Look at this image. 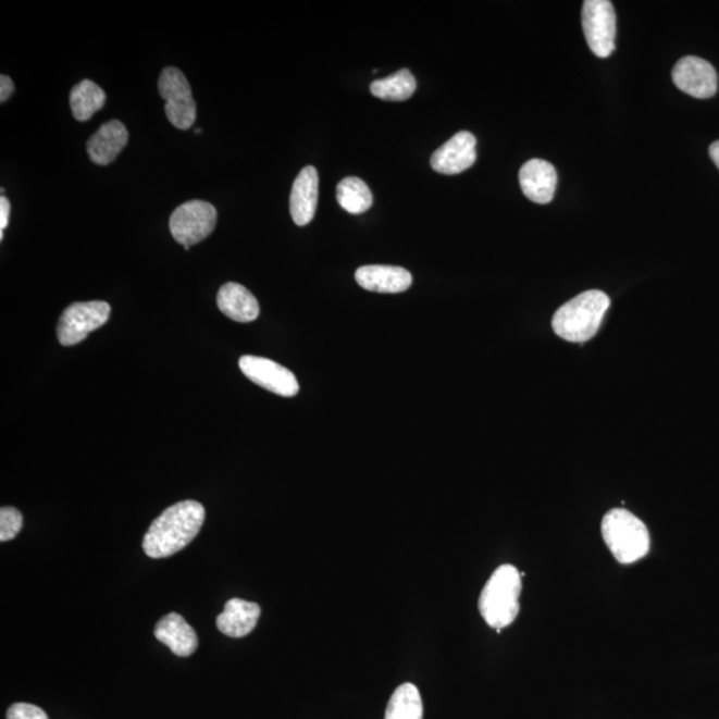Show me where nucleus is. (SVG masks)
<instances>
[{"label":"nucleus","instance_id":"obj_26","mask_svg":"<svg viewBox=\"0 0 719 719\" xmlns=\"http://www.w3.org/2000/svg\"><path fill=\"white\" fill-rule=\"evenodd\" d=\"M14 83L11 77L0 76V102L4 103L14 92Z\"/></svg>","mask_w":719,"mask_h":719},{"label":"nucleus","instance_id":"obj_7","mask_svg":"<svg viewBox=\"0 0 719 719\" xmlns=\"http://www.w3.org/2000/svg\"><path fill=\"white\" fill-rule=\"evenodd\" d=\"M582 28L594 55L609 58L616 49L617 16L609 0H586L582 5Z\"/></svg>","mask_w":719,"mask_h":719},{"label":"nucleus","instance_id":"obj_10","mask_svg":"<svg viewBox=\"0 0 719 719\" xmlns=\"http://www.w3.org/2000/svg\"><path fill=\"white\" fill-rule=\"evenodd\" d=\"M673 82L681 91L697 99L715 97L718 88L715 67L705 59L697 57L682 58L674 65Z\"/></svg>","mask_w":719,"mask_h":719},{"label":"nucleus","instance_id":"obj_24","mask_svg":"<svg viewBox=\"0 0 719 719\" xmlns=\"http://www.w3.org/2000/svg\"><path fill=\"white\" fill-rule=\"evenodd\" d=\"M8 719H49V717L38 706L20 703L10 707Z\"/></svg>","mask_w":719,"mask_h":719},{"label":"nucleus","instance_id":"obj_22","mask_svg":"<svg viewBox=\"0 0 719 719\" xmlns=\"http://www.w3.org/2000/svg\"><path fill=\"white\" fill-rule=\"evenodd\" d=\"M336 196L343 210L354 213V215L370 210L373 203L370 187L359 177H346V179L338 183Z\"/></svg>","mask_w":719,"mask_h":719},{"label":"nucleus","instance_id":"obj_21","mask_svg":"<svg viewBox=\"0 0 719 719\" xmlns=\"http://www.w3.org/2000/svg\"><path fill=\"white\" fill-rule=\"evenodd\" d=\"M416 87H418V83L411 71L402 69L384 79L374 80L371 85V92L386 102H406L414 94Z\"/></svg>","mask_w":719,"mask_h":719},{"label":"nucleus","instance_id":"obj_27","mask_svg":"<svg viewBox=\"0 0 719 719\" xmlns=\"http://www.w3.org/2000/svg\"><path fill=\"white\" fill-rule=\"evenodd\" d=\"M710 158L712 159V162L716 163L717 168L719 169V140L712 142L710 146Z\"/></svg>","mask_w":719,"mask_h":719},{"label":"nucleus","instance_id":"obj_23","mask_svg":"<svg viewBox=\"0 0 719 719\" xmlns=\"http://www.w3.org/2000/svg\"><path fill=\"white\" fill-rule=\"evenodd\" d=\"M23 517L20 510L11 507L0 509V541L13 540L21 532Z\"/></svg>","mask_w":719,"mask_h":719},{"label":"nucleus","instance_id":"obj_11","mask_svg":"<svg viewBox=\"0 0 719 719\" xmlns=\"http://www.w3.org/2000/svg\"><path fill=\"white\" fill-rule=\"evenodd\" d=\"M474 135L460 131L454 138L444 142L431 158L432 169L443 175H457L471 169L478 160Z\"/></svg>","mask_w":719,"mask_h":719},{"label":"nucleus","instance_id":"obj_20","mask_svg":"<svg viewBox=\"0 0 719 719\" xmlns=\"http://www.w3.org/2000/svg\"><path fill=\"white\" fill-rule=\"evenodd\" d=\"M423 699L418 686L407 682L392 694L384 719H423Z\"/></svg>","mask_w":719,"mask_h":719},{"label":"nucleus","instance_id":"obj_17","mask_svg":"<svg viewBox=\"0 0 719 719\" xmlns=\"http://www.w3.org/2000/svg\"><path fill=\"white\" fill-rule=\"evenodd\" d=\"M261 615L258 604L232 598L224 606L222 615L218 616L216 625L220 632L232 639L246 637L257 628Z\"/></svg>","mask_w":719,"mask_h":719},{"label":"nucleus","instance_id":"obj_9","mask_svg":"<svg viewBox=\"0 0 719 719\" xmlns=\"http://www.w3.org/2000/svg\"><path fill=\"white\" fill-rule=\"evenodd\" d=\"M243 373L261 388L283 397L299 394V383L295 374L277 362L258 356H243L239 360Z\"/></svg>","mask_w":719,"mask_h":719},{"label":"nucleus","instance_id":"obj_19","mask_svg":"<svg viewBox=\"0 0 719 719\" xmlns=\"http://www.w3.org/2000/svg\"><path fill=\"white\" fill-rule=\"evenodd\" d=\"M106 103V92L92 80H82L71 90L70 106L76 121L87 122Z\"/></svg>","mask_w":719,"mask_h":719},{"label":"nucleus","instance_id":"obj_18","mask_svg":"<svg viewBox=\"0 0 719 719\" xmlns=\"http://www.w3.org/2000/svg\"><path fill=\"white\" fill-rule=\"evenodd\" d=\"M218 307L225 317L237 323H251L260 313L257 297L237 283H227L220 288Z\"/></svg>","mask_w":719,"mask_h":719},{"label":"nucleus","instance_id":"obj_13","mask_svg":"<svg viewBox=\"0 0 719 719\" xmlns=\"http://www.w3.org/2000/svg\"><path fill=\"white\" fill-rule=\"evenodd\" d=\"M319 200L318 170L308 165L300 171L294 182L289 198V211L294 222L300 227L312 222Z\"/></svg>","mask_w":719,"mask_h":719},{"label":"nucleus","instance_id":"obj_1","mask_svg":"<svg viewBox=\"0 0 719 719\" xmlns=\"http://www.w3.org/2000/svg\"><path fill=\"white\" fill-rule=\"evenodd\" d=\"M206 520L203 505L187 500L172 505L154 519L142 540L148 557L165 558L183 550L198 536Z\"/></svg>","mask_w":719,"mask_h":719},{"label":"nucleus","instance_id":"obj_15","mask_svg":"<svg viewBox=\"0 0 719 719\" xmlns=\"http://www.w3.org/2000/svg\"><path fill=\"white\" fill-rule=\"evenodd\" d=\"M128 142V131L122 122L103 124L87 142L88 157L97 165H109Z\"/></svg>","mask_w":719,"mask_h":719},{"label":"nucleus","instance_id":"obj_2","mask_svg":"<svg viewBox=\"0 0 719 719\" xmlns=\"http://www.w3.org/2000/svg\"><path fill=\"white\" fill-rule=\"evenodd\" d=\"M610 306L608 295L602 290H586L558 308L551 324L563 340L584 343L597 334Z\"/></svg>","mask_w":719,"mask_h":719},{"label":"nucleus","instance_id":"obj_12","mask_svg":"<svg viewBox=\"0 0 719 719\" xmlns=\"http://www.w3.org/2000/svg\"><path fill=\"white\" fill-rule=\"evenodd\" d=\"M520 186L529 200L538 204H548L555 196L557 172L543 159L529 160L520 170Z\"/></svg>","mask_w":719,"mask_h":719},{"label":"nucleus","instance_id":"obj_25","mask_svg":"<svg viewBox=\"0 0 719 719\" xmlns=\"http://www.w3.org/2000/svg\"><path fill=\"white\" fill-rule=\"evenodd\" d=\"M11 206L10 201L5 196L0 198V239L3 240L4 230L8 228L9 219H10Z\"/></svg>","mask_w":719,"mask_h":719},{"label":"nucleus","instance_id":"obj_4","mask_svg":"<svg viewBox=\"0 0 719 719\" xmlns=\"http://www.w3.org/2000/svg\"><path fill=\"white\" fill-rule=\"evenodd\" d=\"M605 544L621 563H633L650 550V534L643 521L627 509H611L602 524Z\"/></svg>","mask_w":719,"mask_h":719},{"label":"nucleus","instance_id":"obj_8","mask_svg":"<svg viewBox=\"0 0 719 719\" xmlns=\"http://www.w3.org/2000/svg\"><path fill=\"white\" fill-rule=\"evenodd\" d=\"M111 307L106 301L74 302L64 309L58 323L59 343L64 347L75 346L109 322Z\"/></svg>","mask_w":719,"mask_h":719},{"label":"nucleus","instance_id":"obj_5","mask_svg":"<svg viewBox=\"0 0 719 719\" xmlns=\"http://www.w3.org/2000/svg\"><path fill=\"white\" fill-rule=\"evenodd\" d=\"M216 208L204 200L187 201L176 208L170 218V231L183 247L203 241L216 227Z\"/></svg>","mask_w":719,"mask_h":719},{"label":"nucleus","instance_id":"obj_16","mask_svg":"<svg viewBox=\"0 0 719 719\" xmlns=\"http://www.w3.org/2000/svg\"><path fill=\"white\" fill-rule=\"evenodd\" d=\"M154 637L168 645L174 655L189 657L198 649L199 640L191 625L181 615L164 616L154 628Z\"/></svg>","mask_w":719,"mask_h":719},{"label":"nucleus","instance_id":"obj_14","mask_svg":"<svg viewBox=\"0 0 719 719\" xmlns=\"http://www.w3.org/2000/svg\"><path fill=\"white\" fill-rule=\"evenodd\" d=\"M360 287L377 294H401L411 288V272L401 266L364 265L356 271Z\"/></svg>","mask_w":719,"mask_h":719},{"label":"nucleus","instance_id":"obj_6","mask_svg":"<svg viewBox=\"0 0 719 719\" xmlns=\"http://www.w3.org/2000/svg\"><path fill=\"white\" fill-rule=\"evenodd\" d=\"M159 94L165 100V115L172 126L188 129L196 121V103L191 86L182 71L168 67L159 77Z\"/></svg>","mask_w":719,"mask_h":719},{"label":"nucleus","instance_id":"obj_3","mask_svg":"<svg viewBox=\"0 0 719 719\" xmlns=\"http://www.w3.org/2000/svg\"><path fill=\"white\" fill-rule=\"evenodd\" d=\"M521 573L505 563L486 582L479 599V610L488 625L501 632L516 620L520 611Z\"/></svg>","mask_w":719,"mask_h":719}]
</instances>
